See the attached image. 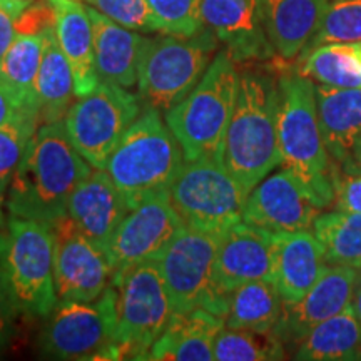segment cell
<instances>
[{"label":"cell","mask_w":361,"mask_h":361,"mask_svg":"<svg viewBox=\"0 0 361 361\" xmlns=\"http://www.w3.org/2000/svg\"><path fill=\"white\" fill-rule=\"evenodd\" d=\"M322 243L313 229L276 234L273 283L284 303H296L314 286L326 268Z\"/></svg>","instance_id":"22"},{"label":"cell","mask_w":361,"mask_h":361,"mask_svg":"<svg viewBox=\"0 0 361 361\" xmlns=\"http://www.w3.org/2000/svg\"><path fill=\"white\" fill-rule=\"evenodd\" d=\"M360 278H361V273H360Z\"/></svg>","instance_id":"44"},{"label":"cell","mask_w":361,"mask_h":361,"mask_svg":"<svg viewBox=\"0 0 361 361\" xmlns=\"http://www.w3.org/2000/svg\"><path fill=\"white\" fill-rule=\"evenodd\" d=\"M224 326V319L197 308L173 314L162 335L149 350L146 360L157 361H211L214 341Z\"/></svg>","instance_id":"24"},{"label":"cell","mask_w":361,"mask_h":361,"mask_svg":"<svg viewBox=\"0 0 361 361\" xmlns=\"http://www.w3.org/2000/svg\"><path fill=\"white\" fill-rule=\"evenodd\" d=\"M331 0H261L266 32L274 52L293 61L314 39Z\"/></svg>","instance_id":"23"},{"label":"cell","mask_w":361,"mask_h":361,"mask_svg":"<svg viewBox=\"0 0 361 361\" xmlns=\"http://www.w3.org/2000/svg\"><path fill=\"white\" fill-rule=\"evenodd\" d=\"M201 19L234 62L266 61L276 54L266 32L261 0H201Z\"/></svg>","instance_id":"17"},{"label":"cell","mask_w":361,"mask_h":361,"mask_svg":"<svg viewBox=\"0 0 361 361\" xmlns=\"http://www.w3.org/2000/svg\"><path fill=\"white\" fill-rule=\"evenodd\" d=\"M351 308H353L356 318H358L361 323V278H358V283H356L355 286L353 300H351Z\"/></svg>","instance_id":"42"},{"label":"cell","mask_w":361,"mask_h":361,"mask_svg":"<svg viewBox=\"0 0 361 361\" xmlns=\"http://www.w3.org/2000/svg\"><path fill=\"white\" fill-rule=\"evenodd\" d=\"M221 234L183 226L157 258L174 314L202 308L226 318L228 300L214 281Z\"/></svg>","instance_id":"10"},{"label":"cell","mask_w":361,"mask_h":361,"mask_svg":"<svg viewBox=\"0 0 361 361\" xmlns=\"http://www.w3.org/2000/svg\"><path fill=\"white\" fill-rule=\"evenodd\" d=\"M278 144L281 166L303 183L319 209L335 201L333 169L324 144L314 82L300 72L278 82Z\"/></svg>","instance_id":"3"},{"label":"cell","mask_w":361,"mask_h":361,"mask_svg":"<svg viewBox=\"0 0 361 361\" xmlns=\"http://www.w3.org/2000/svg\"><path fill=\"white\" fill-rule=\"evenodd\" d=\"M29 6L30 0H0V66L17 35V19Z\"/></svg>","instance_id":"40"},{"label":"cell","mask_w":361,"mask_h":361,"mask_svg":"<svg viewBox=\"0 0 361 361\" xmlns=\"http://www.w3.org/2000/svg\"><path fill=\"white\" fill-rule=\"evenodd\" d=\"M284 343L276 333L223 326L214 341L218 361H268L284 360Z\"/></svg>","instance_id":"32"},{"label":"cell","mask_w":361,"mask_h":361,"mask_svg":"<svg viewBox=\"0 0 361 361\" xmlns=\"http://www.w3.org/2000/svg\"><path fill=\"white\" fill-rule=\"evenodd\" d=\"M328 264L361 269V213L333 211L318 214L311 226Z\"/></svg>","instance_id":"31"},{"label":"cell","mask_w":361,"mask_h":361,"mask_svg":"<svg viewBox=\"0 0 361 361\" xmlns=\"http://www.w3.org/2000/svg\"><path fill=\"white\" fill-rule=\"evenodd\" d=\"M116 298V360H146L174 311L157 259L117 269L111 281Z\"/></svg>","instance_id":"6"},{"label":"cell","mask_w":361,"mask_h":361,"mask_svg":"<svg viewBox=\"0 0 361 361\" xmlns=\"http://www.w3.org/2000/svg\"><path fill=\"white\" fill-rule=\"evenodd\" d=\"M141 114L137 96L121 85L99 82L64 117L71 142L94 169H104L123 135Z\"/></svg>","instance_id":"12"},{"label":"cell","mask_w":361,"mask_h":361,"mask_svg":"<svg viewBox=\"0 0 361 361\" xmlns=\"http://www.w3.org/2000/svg\"><path fill=\"white\" fill-rule=\"evenodd\" d=\"M44 54L37 75L39 124L62 121L74 104L75 82L72 67L62 52L56 25L44 32Z\"/></svg>","instance_id":"26"},{"label":"cell","mask_w":361,"mask_h":361,"mask_svg":"<svg viewBox=\"0 0 361 361\" xmlns=\"http://www.w3.org/2000/svg\"><path fill=\"white\" fill-rule=\"evenodd\" d=\"M361 355V323L348 306L311 328L298 343L295 360L353 361Z\"/></svg>","instance_id":"27"},{"label":"cell","mask_w":361,"mask_h":361,"mask_svg":"<svg viewBox=\"0 0 361 361\" xmlns=\"http://www.w3.org/2000/svg\"><path fill=\"white\" fill-rule=\"evenodd\" d=\"M316 104L331 166L361 169V89L314 84Z\"/></svg>","instance_id":"19"},{"label":"cell","mask_w":361,"mask_h":361,"mask_svg":"<svg viewBox=\"0 0 361 361\" xmlns=\"http://www.w3.org/2000/svg\"><path fill=\"white\" fill-rule=\"evenodd\" d=\"M360 360H361V355H360Z\"/></svg>","instance_id":"43"},{"label":"cell","mask_w":361,"mask_h":361,"mask_svg":"<svg viewBox=\"0 0 361 361\" xmlns=\"http://www.w3.org/2000/svg\"><path fill=\"white\" fill-rule=\"evenodd\" d=\"M56 25V12L49 0L39 4H30L17 19V34H44L45 30Z\"/></svg>","instance_id":"39"},{"label":"cell","mask_w":361,"mask_h":361,"mask_svg":"<svg viewBox=\"0 0 361 361\" xmlns=\"http://www.w3.org/2000/svg\"><path fill=\"white\" fill-rule=\"evenodd\" d=\"M22 313L17 303L16 293L8 283L7 273L0 263V351H2L12 340L16 333V324Z\"/></svg>","instance_id":"38"},{"label":"cell","mask_w":361,"mask_h":361,"mask_svg":"<svg viewBox=\"0 0 361 361\" xmlns=\"http://www.w3.org/2000/svg\"><path fill=\"white\" fill-rule=\"evenodd\" d=\"M331 169L336 209L361 213V169L343 171L333 166Z\"/></svg>","instance_id":"37"},{"label":"cell","mask_w":361,"mask_h":361,"mask_svg":"<svg viewBox=\"0 0 361 361\" xmlns=\"http://www.w3.org/2000/svg\"><path fill=\"white\" fill-rule=\"evenodd\" d=\"M238 87L236 62L224 49L213 59L196 87L166 112V124L183 147L184 159L219 156L236 106Z\"/></svg>","instance_id":"5"},{"label":"cell","mask_w":361,"mask_h":361,"mask_svg":"<svg viewBox=\"0 0 361 361\" xmlns=\"http://www.w3.org/2000/svg\"><path fill=\"white\" fill-rule=\"evenodd\" d=\"M218 37L204 25L191 37L149 39L139 69V92L147 107L168 112L196 87L213 62Z\"/></svg>","instance_id":"7"},{"label":"cell","mask_w":361,"mask_h":361,"mask_svg":"<svg viewBox=\"0 0 361 361\" xmlns=\"http://www.w3.org/2000/svg\"><path fill=\"white\" fill-rule=\"evenodd\" d=\"M184 223L171 204L168 191L156 192L130 207L116 229L107 258L112 271L146 259H157Z\"/></svg>","instance_id":"14"},{"label":"cell","mask_w":361,"mask_h":361,"mask_svg":"<svg viewBox=\"0 0 361 361\" xmlns=\"http://www.w3.org/2000/svg\"><path fill=\"white\" fill-rule=\"evenodd\" d=\"M0 263L24 314L47 318L57 305L54 284V234L40 221L7 219L0 234Z\"/></svg>","instance_id":"8"},{"label":"cell","mask_w":361,"mask_h":361,"mask_svg":"<svg viewBox=\"0 0 361 361\" xmlns=\"http://www.w3.org/2000/svg\"><path fill=\"white\" fill-rule=\"evenodd\" d=\"M358 278L356 268L326 264L322 278L300 301L284 303L276 335L283 343L298 345L311 328L351 306Z\"/></svg>","instance_id":"18"},{"label":"cell","mask_w":361,"mask_h":361,"mask_svg":"<svg viewBox=\"0 0 361 361\" xmlns=\"http://www.w3.org/2000/svg\"><path fill=\"white\" fill-rule=\"evenodd\" d=\"M44 42V34H17L0 66V79L19 96L27 109L37 114V75Z\"/></svg>","instance_id":"30"},{"label":"cell","mask_w":361,"mask_h":361,"mask_svg":"<svg viewBox=\"0 0 361 361\" xmlns=\"http://www.w3.org/2000/svg\"><path fill=\"white\" fill-rule=\"evenodd\" d=\"M278 106L279 87L269 75L239 74L236 106L218 159L247 192L281 166Z\"/></svg>","instance_id":"2"},{"label":"cell","mask_w":361,"mask_h":361,"mask_svg":"<svg viewBox=\"0 0 361 361\" xmlns=\"http://www.w3.org/2000/svg\"><path fill=\"white\" fill-rule=\"evenodd\" d=\"M119 25L142 32H159V22L147 0H82Z\"/></svg>","instance_id":"36"},{"label":"cell","mask_w":361,"mask_h":361,"mask_svg":"<svg viewBox=\"0 0 361 361\" xmlns=\"http://www.w3.org/2000/svg\"><path fill=\"white\" fill-rule=\"evenodd\" d=\"M56 12V35L72 67L78 97L101 82L94 56V30L89 12L79 0H49Z\"/></svg>","instance_id":"25"},{"label":"cell","mask_w":361,"mask_h":361,"mask_svg":"<svg viewBox=\"0 0 361 361\" xmlns=\"http://www.w3.org/2000/svg\"><path fill=\"white\" fill-rule=\"evenodd\" d=\"M40 335V348L56 360H116V298L109 284L94 301H57Z\"/></svg>","instance_id":"11"},{"label":"cell","mask_w":361,"mask_h":361,"mask_svg":"<svg viewBox=\"0 0 361 361\" xmlns=\"http://www.w3.org/2000/svg\"><path fill=\"white\" fill-rule=\"evenodd\" d=\"M319 207L300 179L284 168L252 188L243 207V221L273 234L310 229Z\"/></svg>","instance_id":"15"},{"label":"cell","mask_w":361,"mask_h":361,"mask_svg":"<svg viewBox=\"0 0 361 361\" xmlns=\"http://www.w3.org/2000/svg\"><path fill=\"white\" fill-rule=\"evenodd\" d=\"M184 226L223 234L243 221L247 192L218 157L186 161L168 189Z\"/></svg>","instance_id":"9"},{"label":"cell","mask_w":361,"mask_h":361,"mask_svg":"<svg viewBox=\"0 0 361 361\" xmlns=\"http://www.w3.org/2000/svg\"><path fill=\"white\" fill-rule=\"evenodd\" d=\"M301 75L314 84L338 89H361V45L324 44L305 52Z\"/></svg>","instance_id":"29"},{"label":"cell","mask_w":361,"mask_h":361,"mask_svg":"<svg viewBox=\"0 0 361 361\" xmlns=\"http://www.w3.org/2000/svg\"><path fill=\"white\" fill-rule=\"evenodd\" d=\"M39 128V117L35 114L22 116L20 119L0 128V229H6L7 218L6 200L12 178L19 168L27 144Z\"/></svg>","instance_id":"33"},{"label":"cell","mask_w":361,"mask_h":361,"mask_svg":"<svg viewBox=\"0 0 361 361\" xmlns=\"http://www.w3.org/2000/svg\"><path fill=\"white\" fill-rule=\"evenodd\" d=\"M324 44H361V0L329 2L322 25L306 51Z\"/></svg>","instance_id":"34"},{"label":"cell","mask_w":361,"mask_h":361,"mask_svg":"<svg viewBox=\"0 0 361 361\" xmlns=\"http://www.w3.org/2000/svg\"><path fill=\"white\" fill-rule=\"evenodd\" d=\"M159 22V32L191 37L204 29L201 0H147Z\"/></svg>","instance_id":"35"},{"label":"cell","mask_w":361,"mask_h":361,"mask_svg":"<svg viewBox=\"0 0 361 361\" xmlns=\"http://www.w3.org/2000/svg\"><path fill=\"white\" fill-rule=\"evenodd\" d=\"M87 12L94 30V56L99 80L126 89L133 87L137 84L149 39L119 25L94 7L89 6Z\"/></svg>","instance_id":"21"},{"label":"cell","mask_w":361,"mask_h":361,"mask_svg":"<svg viewBox=\"0 0 361 361\" xmlns=\"http://www.w3.org/2000/svg\"><path fill=\"white\" fill-rule=\"evenodd\" d=\"M27 114H35L39 117L37 112L27 109L19 96L0 79V128H4V126L11 124L13 121L20 119L22 116Z\"/></svg>","instance_id":"41"},{"label":"cell","mask_w":361,"mask_h":361,"mask_svg":"<svg viewBox=\"0 0 361 361\" xmlns=\"http://www.w3.org/2000/svg\"><path fill=\"white\" fill-rule=\"evenodd\" d=\"M184 161L183 147L161 112L147 107L123 135L104 169L134 207L152 194L168 191Z\"/></svg>","instance_id":"4"},{"label":"cell","mask_w":361,"mask_h":361,"mask_svg":"<svg viewBox=\"0 0 361 361\" xmlns=\"http://www.w3.org/2000/svg\"><path fill=\"white\" fill-rule=\"evenodd\" d=\"M276 234L239 221L221 234L216 255L214 281L226 300L245 283L273 281Z\"/></svg>","instance_id":"16"},{"label":"cell","mask_w":361,"mask_h":361,"mask_svg":"<svg viewBox=\"0 0 361 361\" xmlns=\"http://www.w3.org/2000/svg\"><path fill=\"white\" fill-rule=\"evenodd\" d=\"M129 211L128 200L106 169L90 171L67 206V216L72 223L102 250H107L116 229Z\"/></svg>","instance_id":"20"},{"label":"cell","mask_w":361,"mask_h":361,"mask_svg":"<svg viewBox=\"0 0 361 361\" xmlns=\"http://www.w3.org/2000/svg\"><path fill=\"white\" fill-rule=\"evenodd\" d=\"M284 301L276 284L269 279L245 283L229 293L224 326L276 333Z\"/></svg>","instance_id":"28"},{"label":"cell","mask_w":361,"mask_h":361,"mask_svg":"<svg viewBox=\"0 0 361 361\" xmlns=\"http://www.w3.org/2000/svg\"><path fill=\"white\" fill-rule=\"evenodd\" d=\"M51 226L54 234V284L59 301H94L109 288L112 266L107 252L62 216Z\"/></svg>","instance_id":"13"},{"label":"cell","mask_w":361,"mask_h":361,"mask_svg":"<svg viewBox=\"0 0 361 361\" xmlns=\"http://www.w3.org/2000/svg\"><path fill=\"white\" fill-rule=\"evenodd\" d=\"M90 168L71 142L64 121L39 124L12 178L6 209L17 218L52 224L67 214L71 196Z\"/></svg>","instance_id":"1"}]
</instances>
